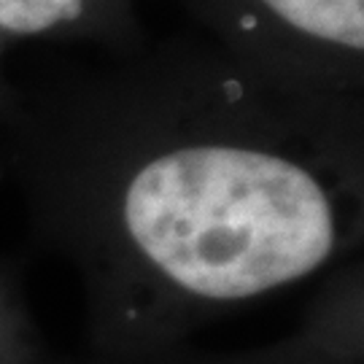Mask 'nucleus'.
Returning a JSON list of instances; mask_svg holds the SVG:
<instances>
[{
    "mask_svg": "<svg viewBox=\"0 0 364 364\" xmlns=\"http://www.w3.org/2000/svg\"><path fill=\"white\" fill-rule=\"evenodd\" d=\"M14 84L0 178L78 267L105 353H165L362 243L364 97L281 87L195 30Z\"/></svg>",
    "mask_w": 364,
    "mask_h": 364,
    "instance_id": "f257e3e1",
    "label": "nucleus"
},
{
    "mask_svg": "<svg viewBox=\"0 0 364 364\" xmlns=\"http://www.w3.org/2000/svg\"><path fill=\"white\" fill-rule=\"evenodd\" d=\"M189 30L281 87L364 97V0H173Z\"/></svg>",
    "mask_w": 364,
    "mask_h": 364,
    "instance_id": "f03ea898",
    "label": "nucleus"
},
{
    "mask_svg": "<svg viewBox=\"0 0 364 364\" xmlns=\"http://www.w3.org/2000/svg\"><path fill=\"white\" fill-rule=\"evenodd\" d=\"M144 0H0V41L11 46H84L127 54L149 41Z\"/></svg>",
    "mask_w": 364,
    "mask_h": 364,
    "instance_id": "7ed1b4c3",
    "label": "nucleus"
},
{
    "mask_svg": "<svg viewBox=\"0 0 364 364\" xmlns=\"http://www.w3.org/2000/svg\"><path fill=\"white\" fill-rule=\"evenodd\" d=\"M38 343L30 321L19 270L0 259V364H36Z\"/></svg>",
    "mask_w": 364,
    "mask_h": 364,
    "instance_id": "20e7f679",
    "label": "nucleus"
},
{
    "mask_svg": "<svg viewBox=\"0 0 364 364\" xmlns=\"http://www.w3.org/2000/svg\"><path fill=\"white\" fill-rule=\"evenodd\" d=\"M14 97H16V84L9 73V46L0 41V122L11 111Z\"/></svg>",
    "mask_w": 364,
    "mask_h": 364,
    "instance_id": "39448f33",
    "label": "nucleus"
}]
</instances>
